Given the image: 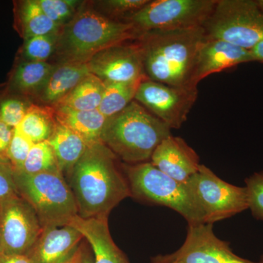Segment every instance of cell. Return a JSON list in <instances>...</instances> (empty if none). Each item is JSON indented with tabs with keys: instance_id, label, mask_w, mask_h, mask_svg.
Masks as SVG:
<instances>
[{
	"instance_id": "6da1fadb",
	"label": "cell",
	"mask_w": 263,
	"mask_h": 263,
	"mask_svg": "<svg viewBox=\"0 0 263 263\" xmlns=\"http://www.w3.org/2000/svg\"><path fill=\"white\" fill-rule=\"evenodd\" d=\"M117 158L102 142L93 143L67 176L81 218H108L114 208L131 197Z\"/></svg>"
},
{
	"instance_id": "7a4b0ae2",
	"label": "cell",
	"mask_w": 263,
	"mask_h": 263,
	"mask_svg": "<svg viewBox=\"0 0 263 263\" xmlns=\"http://www.w3.org/2000/svg\"><path fill=\"white\" fill-rule=\"evenodd\" d=\"M205 37L202 27L142 33L138 41L147 79L169 86H193L197 52Z\"/></svg>"
},
{
	"instance_id": "3957f363",
	"label": "cell",
	"mask_w": 263,
	"mask_h": 263,
	"mask_svg": "<svg viewBox=\"0 0 263 263\" xmlns=\"http://www.w3.org/2000/svg\"><path fill=\"white\" fill-rule=\"evenodd\" d=\"M171 129L141 104L133 100L120 113L109 118L100 141L124 163L150 162Z\"/></svg>"
},
{
	"instance_id": "277c9868",
	"label": "cell",
	"mask_w": 263,
	"mask_h": 263,
	"mask_svg": "<svg viewBox=\"0 0 263 263\" xmlns=\"http://www.w3.org/2000/svg\"><path fill=\"white\" fill-rule=\"evenodd\" d=\"M140 35L129 22L114 20L91 8H81L60 29L56 52L62 63L87 62L99 52L138 40Z\"/></svg>"
},
{
	"instance_id": "5b68a950",
	"label": "cell",
	"mask_w": 263,
	"mask_h": 263,
	"mask_svg": "<svg viewBox=\"0 0 263 263\" xmlns=\"http://www.w3.org/2000/svg\"><path fill=\"white\" fill-rule=\"evenodd\" d=\"M131 197L151 205L169 208L182 216L188 224L205 223L204 213L187 183L179 182L151 162L122 164Z\"/></svg>"
},
{
	"instance_id": "8992f818",
	"label": "cell",
	"mask_w": 263,
	"mask_h": 263,
	"mask_svg": "<svg viewBox=\"0 0 263 263\" xmlns=\"http://www.w3.org/2000/svg\"><path fill=\"white\" fill-rule=\"evenodd\" d=\"M17 191L32 205L43 228L69 226L79 215L70 185L61 171L29 175L15 171Z\"/></svg>"
},
{
	"instance_id": "52a82bcc",
	"label": "cell",
	"mask_w": 263,
	"mask_h": 263,
	"mask_svg": "<svg viewBox=\"0 0 263 263\" xmlns=\"http://www.w3.org/2000/svg\"><path fill=\"white\" fill-rule=\"evenodd\" d=\"M202 28L207 37L251 50L263 41V11L254 0H217Z\"/></svg>"
},
{
	"instance_id": "ba28073f",
	"label": "cell",
	"mask_w": 263,
	"mask_h": 263,
	"mask_svg": "<svg viewBox=\"0 0 263 263\" xmlns=\"http://www.w3.org/2000/svg\"><path fill=\"white\" fill-rule=\"evenodd\" d=\"M217 0H155L124 19L138 33L202 27Z\"/></svg>"
},
{
	"instance_id": "9c48e42d",
	"label": "cell",
	"mask_w": 263,
	"mask_h": 263,
	"mask_svg": "<svg viewBox=\"0 0 263 263\" xmlns=\"http://www.w3.org/2000/svg\"><path fill=\"white\" fill-rule=\"evenodd\" d=\"M186 183L202 208L205 224H214L249 209L246 188L226 182L204 164Z\"/></svg>"
},
{
	"instance_id": "30bf717a",
	"label": "cell",
	"mask_w": 263,
	"mask_h": 263,
	"mask_svg": "<svg viewBox=\"0 0 263 263\" xmlns=\"http://www.w3.org/2000/svg\"><path fill=\"white\" fill-rule=\"evenodd\" d=\"M43 229L34 209L18 194L0 201V253L27 255Z\"/></svg>"
},
{
	"instance_id": "8fae6325",
	"label": "cell",
	"mask_w": 263,
	"mask_h": 263,
	"mask_svg": "<svg viewBox=\"0 0 263 263\" xmlns=\"http://www.w3.org/2000/svg\"><path fill=\"white\" fill-rule=\"evenodd\" d=\"M214 224H188L186 239L174 253L159 254L150 263H263L253 262L237 255L229 242L219 239Z\"/></svg>"
},
{
	"instance_id": "7c38bea8",
	"label": "cell",
	"mask_w": 263,
	"mask_h": 263,
	"mask_svg": "<svg viewBox=\"0 0 263 263\" xmlns=\"http://www.w3.org/2000/svg\"><path fill=\"white\" fill-rule=\"evenodd\" d=\"M197 97L195 86H172L146 79L140 84L135 100L171 129H179L187 120Z\"/></svg>"
},
{
	"instance_id": "4fadbf2b",
	"label": "cell",
	"mask_w": 263,
	"mask_h": 263,
	"mask_svg": "<svg viewBox=\"0 0 263 263\" xmlns=\"http://www.w3.org/2000/svg\"><path fill=\"white\" fill-rule=\"evenodd\" d=\"M87 64L91 73L103 81L133 83L148 79L138 41L106 48L91 57Z\"/></svg>"
},
{
	"instance_id": "5bb4252c",
	"label": "cell",
	"mask_w": 263,
	"mask_h": 263,
	"mask_svg": "<svg viewBox=\"0 0 263 263\" xmlns=\"http://www.w3.org/2000/svg\"><path fill=\"white\" fill-rule=\"evenodd\" d=\"M251 62L254 60L250 50L222 40L205 37L197 52L191 85L197 87L209 76Z\"/></svg>"
},
{
	"instance_id": "9a60e30c",
	"label": "cell",
	"mask_w": 263,
	"mask_h": 263,
	"mask_svg": "<svg viewBox=\"0 0 263 263\" xmlns=\"http://www.w3.org/2000/svg\"><path fill=\"white\" fill-rule=\"evenodd\" d=\"M150 162L164 174L186 183L200 167V157L180 137L171 136L161 142Z\"/></svg>"
},
{
	"instance_id": "2e32d148",
	"label": "cell",
	"mask_w": 263,
	"mask_h": 263,
	"mask_svg": "<svg viewBox=\"0 0 263 263\" xmlns=\"http://www.w3.org/2000/svg\"><path fill=\"white\" fill-rule=\"evenodd\" d=\"M84 240L80 232L70 226L43 228L26 256L32 263H64Z\"/></svg>"
},
{
	"instance_id": "e0dca14e",
	"label": "cell",
	"mask_w": 263,
	"mask_h": 263,
	"mask_svg": "<svg viewBox=\"0 0 263 263\" xmlns=\"http://www.w3.org/2000/svg\"><path fill=\"white\" fill-rule=\"evenodd\" d=\"M69 226L80 232L89 243L94 255V263H130L112 238L108 218L84 219L78 215Z\"/></svg>"
},
{
	"instance_id": "ac0fdd59",
	"label": "cell",
	"mask_w": 263,
	"mask_h": 263,
	"mask_svg": "<svg viewBox=\"0 0 263 263\" xmlns=\"http://www.w3.org/2000/svg\"><path fill=\"white\" fill-rule=\"evenodd\" d=\"M55 67L46 62L20 60L10 74L5 95L37 96Z\"/></svg>"
},
{
	"instance_id": "d6986e66",
	"label": "cell",
	"mask_w": 263,
	"mask_h": 263,
	"mask_svg": "<svg viewBox=\"0 0 263 263\" xmlns=\"http://www.w3.org/2000/svg\"><path fill=\"white\" fill-rule=\"evenodd\" d=\"M90 73L87 62L61 63L55 67L37 96L43 103L52 106L72 91Z\"/></svg>"
},
{
	"instance_id": "ffe728a7",
	"label": "cell",
	"mask_w": 263,
	"mask_h": 263,
	"mask_svg": "<svg viewBox=\"0 0 263 263\" xmlns=\"http://www.w3.org/2000/svg\"><path fill=\"white\" fill-rule=\"evenodd\" d=\"M52 108L57 122L75 132L89 146L101 142L100 138L108 119L98 109L77 110L64 107Z\"/></svg>"
},
{
	"instance_id": "44dd1931",
	"label": "cell",
	"mask_w": 263,
	"mask_h": 263,
	"mask_svg": "<svg viewBox=\"0 0 263 263\" xmlns=\"http://www.w3.org/2000/svg\"><path fill=\"white\" fill-rule=\"evenodd\" d=\"M47 141L56 157L59 168L65 177L70 175L89 146L79 135L57 122Z\"/></svg>"
},
{
	"instance_id": "7402d4cb",
	"label": "cell",
	"mask_w": 263,
	"mask_h": 263,
	"mask_svg": "<svg viewBox=\"0 0 263 263\" xmlns=\"http://www.w3.org/2000/svg\"><path fill=\"white\" fill-rule=\"evenodd\" d=\"M14 5L15 29L24 41L60 32L62 27L45 14L36 0L15 2Z\"/></svg>"
},
{
	"instance_id": "603a6c76",
	"label": "cell",
	"mask_w": 263,
	"mask_h": 263,
	"mask_svg": "<svg viewBox=\"0 0 263 263\" xmlns=\"http://www.w3.org/2000/svg\"><path fill=\"white\" fill-rule=\"evenodd\" d=\"M105 89L104 81L90 73L52 107H64L77 110H97Z\"/></svg>"
},
{
	"instance_id": "cb8c5ba5",
	"label": "cell",
	"mask_w": 263,
	"mask_h": 263,
	"mask_svg": "<svg viewBox=\"0 0 263 263\" xmlns=\"http://www.w3.org/2000/svg\"><path fill=\"white\" fill-rule=\"evenodd\" d=\"M52 107H41L31 104L20 124L15 128L33 143L47 141L56 126Z\"/></svg>"
},
{
	"instance_id": "d4e9b609",
	"label": "cell",
	"mask_w": 263,
	"mask_h": 263,
	"mask_svg": "<svg viewBox=\"0 0 263 263\" xmlns=\"http://www.w3.org/2000/svg\"><path fill=\"white\" fill-rule=\"evenodd\" d=\"M141 82L143 81L133 83L104 81L105 89L99 111L107 119L120 113L135 100L137 90Z\"/></svg>"
},
{
	"instance_id": "484cf974",
	"label": "cell",
	"mask_w": 263,
	"mask_h": 263,
	"mask_svg": "<svg viewBox=\"0 0 263 263\" xmlns=\"http://www.w3.org/2000/svg\"><path fill=\"white\" fill-rule=\"evenodd\" d=\"M17 171L33 175L60 170L51 146L48 141H44L33 144L23 166Z\"/></svg>"
},
{
	"instance_id": "4316f807",
	"label": "cell",
	"mask_w": 263,
	"mask_h": 263,
	"mask_svg": "<svg viewBox=\"0 0 263 263\" xmlns=\"http://www.w3.org/2000/svg\"><path fill=\"white\" fill-rule=\"evenodd\" d=\"M59 34L60 32L35 36L25 40L21 51V56L23 60L46 62L53 52L56 51Z\"/></svg>"
},
{
	"instance_id": "83f0119b",
	"label": "cell",
	"mask_w": 263,
	"mask_h": 263,
	"mask_svg": "<svg viewBox=\"0 0 263 263\" xmlns=\"http://www.w3.org/2000/svg\"><path fill=\"white\" fill-rule=\"evenodd\" d=\"M45 14L60 27H63L79 11L81 2L75 0H36Z\"/></svg>"
},
{
	"instance_id": "f1b7e54d",
	"label": "cell",
	"mask_w": 263,
	"mask_h": 263,
	"mask_svg": "<svg viewBox=\"0 0 263 263\" xmlns=\"http://www.w3.org/2000/svg\"><path fill=\"white\" fill-rule=\"evenodd\" d=\"M6 95L7 98L0 100V121L15 129L23 120L31 104L17 95Z\"/></svg>"
},
{
	"instance_id": "f546056e",
	"label": "cell",
	"mask_w": 263,
	"mask_h": 263,
	"mask_svg": "<svg viewBox=\"0 0 263 263\" xmlns=\"http://www.w3.org/2000/svg\"><path fill=\"white\" fill-rule=\"evenodd\" d=\"M249 209L257 220L263 221V171L245 179Z\"/></svg>"
},
{
	"instance_id": "4dcf8cb0",
	"label": "cell",
	"mask_w": 263,
	"mask_h": 263,
	"mask_svg": "<svg viewBox=\"0 0 263 263\" xmlns=\"http://www.w3.org/2000/svg\"><path fill=\"white\" fill-rule=\"evenodd\" d=\"M33 144L34 143L27 137L14 129L7 152V158L13 166L15 171H19L22 168Z\"/></svg>"
},
{
	"instance_id": "1f68e13d",
	"label": "cell",
	"mask_w": 263,
	"mask_h": 263,
	"mask_svg": "<svg viewBox=\"0 0 263 263\" xmlns=\"http://www.w3.org/2000/svg\"><path fill=\"white\" fill-rule=\"evenodd\" d=\"M18 194L14 167L8 159L0 157V201Z\"/></svg>"
},
{
	"instance_id": "d6a6232c",
	"label": "cell",
	"mask_w": 263,
	"mask_h": 263,
	"mask_svg": "<svg viewBox=\"0 0 263 263\" xmlns=\"http://www.w3.org/2000/svg\"><path fill=\"white\" fill-rule=\"evenodd\" d=\"M148 0H108L103 2L109 13L124 19L136 13L148 3Z\"/></svg>"
},
{
	"instance_id": "836d02e7",
	"label": "cell",
	"mask_w": 263,
	"mask_h": 263,
	"mask_svg": "<svg viewBox=\"0 0 263 263\" xmlns=\"http://www.w3.org/2000/svg\"><path fill=\"white\" fill-rule=\"evenodd\" d=\"M64 263H94L92 250L86 240L81 242L73 254Z\"/></svg>"
},
{
	"instance_id": "e575fe53",
	"label": "cell",
	"mask_w": 263,
	"mask_h": 263,
	"mask_svg": "<svg viewBox=\"0 0 263 263\" xmlns=\"http://www.w3.org/2000/svg\"><path fill=\"white\" fill-rule=\"evenodd\" d=\"M13 132V128L8 127L0 121V157L7 158V152L11 141Z\"/></svg>"
},
{
	"instance_id": "d590c367",
	"label": "cell",
	"mask_w": 263,
	"mask_h": 263,
	"mask_svg": "<svg viewBox=\"0 0 263 263\" xmlns=\"http://www.w3.org/2000/svg\"><path fill=\"white\" fill-rule=\"evenodd\" d=\"M0 263H32L26 255H8L0 253Z\"/></svg>"
},
{
	"instance_id": "8d00e7d4",
	"label": "cell",
	"mask_w": 263,
	"mask_h": 263,
	"mask_svg": "<svg viewBox=\"0 0 263 263\" xmlns=\"http://www.w3.org/2000/svg\"><path fill=\"white\" fill-rule=\"evenodd\" d=\"M254 62H263V41L250 50Z\"/></svg>"
},
{
	"instance_id": "74e56055",
	"label": "cell",
	"mask_w": 263,
	"mask_h": 263,
	"mask_svg": "<svg viewBox=\"0 0 263 263\" xmlns=\"http://www.w3.org/2000/svg\"><path fill=\"white\" fill-rule=\"evenodd\" d=\"M257 2V4H258L259 8L263 11V0H258Z\"/></svg>"
},
{
	"instance_id": "f35d334b",
	"label": "cell",
	"mask_w": 263,
	"mask_h": 263,
	"mask_svg": "<svg viewBox=\"0 0 263 263\" xmlns=\"http://www.w3.org/2000/svg\"><path fill=\"white\" fill-rule=\"evenodd\" d=\"M260 261L261 262H263V254L262 256H261V257H260Z\"/></svg>"
}]
</instances>
